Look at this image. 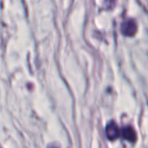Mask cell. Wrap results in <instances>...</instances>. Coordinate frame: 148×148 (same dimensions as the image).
Returning <instances> with one entry per match:
<instances>
[{
    "label": "cell",
    "instance_id": "3957f363",
    "mask_svg": "<svg viewBox=\"0 0 148 148\" xmlns=\"http://www.w3.org/2000/svg\"><path fill=\"white\" fill-rule=\"evenodd\" d=\"M121 135L125 139L127 140V141L131 142V143H134L136 141V139H137V136H136V133L134 131V129L128 126V127H124L121 130Z\"/></svg>",
    "mask_w": 148,
    "mask_h": 148
},
{
    "label": "cell",
    "instance_id": "7a4b0ae2",
    "mask_svg": "<svg viewBox=\"0 0 148 148\" xmlns=\"http://www.w3.org/2000/svg\"><path fill=\"white\" fill-rule=\"evenodd\" d=\"M106 134L109 140H115L121 135V130L117 124L114 121L109 122L106 127Z\"/></svg>",
    "mask_w": 148,
    "mask_h": 148
},
{
    "label": "cell",
    "instance_id": "277c9868",
    "mask_svg": "<svg viewBox=\"0 0 148 148\" xmlns=\"http://www.w3.org/2000/svg\"><path fill=\"white\" fill-rule=\"evenodd\" d=\"M107 2L109 3H112V5L114 4V0H107Z\"/></svg>",
    "mask_w": 148,
    "mask_h": 148
},
{
    "label": "cell",
    "instance_id": "6da1fadb",
    "mask_svg": "<svg viewBox=\"0 0 148 148\" xmlns=\"http://www.w3.org/2000/svg\"><path fill=\"white\" fill-rule=\"evenodd\" d=\"M121 32L127 36H133L137 32V24L134 20L127 19L121 24Z\"/></svg>",
    "mask_w": 148,
    "mask_h": 148
}]
</instances>
